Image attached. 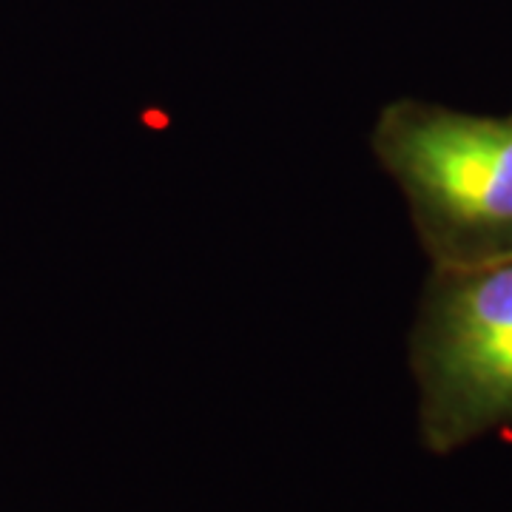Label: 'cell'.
<instances>
[{"label": "cell", "instance_id": "2", "mask_svg": "<svg viewBox=\"0 0 512 512\" xmlns=\"http://www.w3.org/2000/svg\"><path fill=\"white\" fill-rule=\"evenodd\" d=\"M416 430L430 456L512 430V259L433 268L407 333Z\"/></svg>", "mask_w": 512, "mask_h": 512}, {"label": "cell", "instance_id": "1", "mask_svg": "<svg viewBox=\"0 0 512 512\" xmlns=\"http://www.w3.org/2000/svg\"><path fill=\"white\" fill-rule=\"evenodd\" d=\"M433 268L512 259V114L399 97L370 131Z\"/></svg>", "mask_w": 512, "mask_h": 512}]
</instances>
